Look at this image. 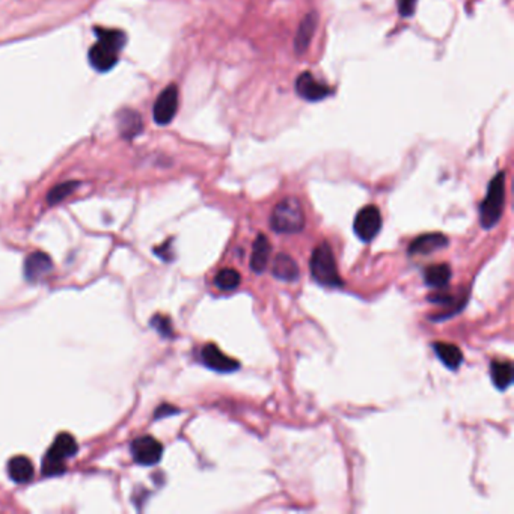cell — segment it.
Segmentation results:
<instances>
[{"label":"cell","mask_w":514,"mask_h":514,"mask_svg":"<svg viewBox=\"0 0 514 514\" xmlns=\"http://www.w3.org/2000/svg\"><path fill=\"white\" fill-rule=\"evenodd\" d=\"M77 442L70 433H61L52 448L45 454L44 463H42V472L44 475H59L65 472V465L63 460L68 457H72L77 453Z\"/></svg>","instance_id":"5b68a950"},{"label":"cell","mask_w":514,"mask_h":514,"mask_svg":"<svg viewBox=\"0 0 514 514\" xmlns=\"http://www.w3.org/2000/svg\"><path fill=\"white\" fill-rule=\"evenodd\" d=\"M506 204V172H499L488 189V195L480 205V222L484 229H490L499 222Z\"/></svg>","instance_id":"277c9868"},{"label":"cell","mask_w":514,"mask_h":514,"mask_svg":"<svg viewBox=\"0 0 514 514\" xmlns=\"http://www.w3.org/2000/svg\"><path fill=\"white\" fill-rule=\"evenodd\" d=\"M305 211L297 198H283L274 205L270 215V226L274 233L296 234L305 228Z\"/></svg>","instance_id":"7a4b0ae2"},{"label":"cell","mask_w":514,"mask_h":514,"mask_svg":"<svg viewBox=\"0 0 514 514\" xmlns=\"http://www.w3.org/2000/svg\"><path fill=\"white\" fill-rule=\"evenodd\" d=\"M295 89L296 94L306 100V102H321V100L327 98L330 94H332V89H330L327 85L321 84L311 72H302V75L296 79L295 84Z\"/></svg>","instance_id":"9c48e42d"},{"label":"cell","mask_w":514,"mask_h":514,"mask_svg":"<svg viewBox=\"0 0 514 514\" xmlns=\"http://www.w3.org/2000/svg\"><path fill=\"white\" fill-rule=\"evenodd\" d=\"M382 228V215L375 205H366L356 215L353 229L355 234L362 242H371L373 238L380 233Z\"/></svg>","instance_id":"8992f818"},{"label":"cell","mask_w":514,"mask_h":514,"mask_svg":"<svg viewBox=\"0 0 514 514\" xmlns=\"http://www.w3.org/2000/svg\"><path fill=\"white\" fill-rule=\"evenodd\" d=\"M79 186L77 181H67V182H62V185H58L54 186L47 195V203L50 205H54L61 203V201H63L65 198H68L72 192L76 190V187Z\"/></svg>","instance_id":"7402d4cb"},{"label":"cell","mask_w":514,"mask_h":514,"mask_svg":"<svg viewBox=\"0 0 514 514\" xmlns=\"http://www.w3.org/2000/svg\"><path fill=\"white\" fill-rule=\"evenodd\" d=\"M201 359L210 370L219 373H233L237 368H240L238 361L226 356L216 344L204 345L203 350H201Z\"/></svg>","instance_id":"30bf717a"},{"label":"cell","mask_w":514,"mask_h":514,"mask_svg":"<svg viewBox=\"0 0 514 514\" xmlns=\"http://www.w3.org/2000/svg\"><path fill=\"white\" fill-rule=\"evenodd\" d=\"M172 413H178V409L169 405H163L157 412H155V418H162L163 415H172Z\"/></svg>","instance_id":"d4e9b609"},{"label":"cell","mask_w":514,"mask_h":514,"mask_svg":"<svg viewBox=\"0 0 514 514\" xmlns=\"http://www.w3.org/2000/svg\"><path fill=\"white\" fill-rule=\"evenodd\" d=\"M132 454L134 460L143 466H154L160 462L163 446L153 436H142L133 440Z\"/></svg>","instance_id":"ba28073f"},{"label":"cell","mask_w":514,"mask_h":514,"mask_svg":"<svg viewBox=\"0 0 514 514\" xmlns=\"http://www.w3.org/2000/svg\"><path fill=\"white\" fill-rule=\"evenodd\" d=\"M270 255H272V244L269 242V238L264 234H260L254 243L251 269L255 273H263L270 261Z\"/></svg>","instance_id":"2e32d148"},{"label":"cell","mask_w":514,"mask_h":514,"mask_svg":"<svg viewBox=\"0 0 514 514\" xmlns=\"http://www.w3.org/2000/svg\"><path fill=\"white\" fill-rule=\"evenodd\" d=\"M8 475L9 478L18 484L29 483L35 475L33 463L31 462V458H27L24 455L13 457L11 460L8 462Z\"/></svg>","instance_id":"5bb4252c"},{"label":"cell","mask_w":514,"mask_h":514,"mask_svg":"<svg viewBox=\"0 0 514 514\" xmlns=\"http://www.w3.org/2000/svg\"><path fill=\"white\" fill-rule=\"evenodd\" d=\"M242 282V274L235 269H222L215 278V283L219 290L222 291H233Z\"/></svg>","instance_id":"44dd1931"},{"label":"cell","mask_w":514,"mask_h":514,"mask_svg":"<svg viewBox=\"0 0 514 514\" xmlns=\"http://www.w3.org/2000/svg\"><path fill=\"white\" fill-rule=\"evenodd\" d=\"M311 274L317 283L323 287H343L344 281L339 277L338 265L332 247L327 242L318 244L311 255Z\"/></svg>","instance_id":"3957f363"},{"label":"cell","mask_w":514,"mask_h":514,"mask_svg":"<svg viewBox=\"0 0 514 514\" xmlns=\"http://www.w3.org/2000/svg\"><path fill=\"white\" fill-rule=\"evenodd\" d=\"M53 269L50 256L45 252H32L24 260V277L29 281H38Z\"/></svg>","instance_id":"7c38bea8"},{"label":"cell","mask_w":514,"mask_h":514,"mask_svg":"<svg viewBox=\"0 0 514 514\" xmlns=\"http://www.w3.org/2000/svg\"><path fill=\"white\" fill-rule=\"evenodd\" d=\"M178 110V88L169 85L163 89L154 103L153 115L154 121L159 125H168L177 115Z\"/></svg>","instance_id":"52a82bcc"},{"label":"cell","mask_w":514,"mask_h":514,"mask_svg":"<svg viewBox=\"0 0 514 514\" xmlns=\"http://www.w3.org/2000/svg\"><path fill=\"white\" fill-rule=\"evenodd\" d=\"M151 325L157 329V332L162 334L163 336H171L172 335V325H171V320L168 317H163V316H155L153 320H151Z\"/></svg>","instance_id":"603a6c76"},{"label":"cell","mask_w":514,"mask_h":514,"mask_svg":"<svg viewBox=\"0 0 514 514\" xmlns=\"http://www.w3.org/2000/svg\"><path fill=\"white\" fill-rule=\"evenodd\" d=\"M95 33L98 38L91 47L88 59L93 68L100 72H106L116 65L119 53L125 44V35L121 31L103 29V27H97Z\"/></svg>","instance_id":"6da1fadb"},{"label":"cell","mask_w":514,"mask_h":514,"mask_svg":"<svg viewBox=\"0 0 514 514\" xmlns=\"http://www.w3.org/2000/svg\"><path fill=\"white\" fill-rule=\"evenodd\" d=\"M453 272L448 264H435L430 265L424 272V281L428 287L444 288L451 281Z\"/></svg>","instance_id":"d6986e66"},{"label":"cell","mask_w":514,"mask_h":514,"mask_svg":"<svg viewBox=\"0 0 514 514\" xmlns=\"http://www.w3.org/2000/svg\"><path fill=\"white\" fill-rule=\"evenodd\" d=\"M493 384L499 391H506L513 383V365L507 361H493L490 365Z\"/></svg>","instance_id":"ffe728a7"},{"label":"cell","mask_w":514,"mask_h":514,"mask_svg":"<svg viewBox=\"0 0 514 514\" xmlns=\"http://www.w3.org/2000/svg\"><path fill=\"white\" fill-rule=\"evenodd\" d=\"M449 244L448 237L440 233H430V234H422L416 237L409 246V254L410 255H428L437 252L440 249H445Z\"/></svg>","instance_id":"8fae6325"},{"label":"cell","mask_w":514,"mask_h":514,"mask_svg":"<svg viewBox=\"0 0 514 514\" xmlns=\"http://www.w3.org/2000/svg\"><path fill=\"white\" fill-rule=\"evenodd\" d=\"M418 0H398V11L403 17H412Z\"/></svg>","instance_id":"cb8c5ba5"},{"label":"cell","mask_w":514,"mask_h":514,"mask_svg":"<svg viewBox=\"0 0 514 514\" xmlns=\"http://www.w3.org/2000/svg\"><path fill=\"white\" fill-rule=\"evenodd\" d=\"M272 273L279 281L293 282L299 278V265L288 254H278L273 260Z\"/></svg>","instance_id":"4fadbf2b"},{"label":"cell","mask_w":514,"mask_h":514,"mask_svg":"<svg viewBox=\"0 0 514 514\" xmlns=\"http://www.w3.org/2000/svg\"><path fill=\"white\" fill-rule=\"evenodd\" d=\"M435 353L437 355L439 361L442 362L446 368L457 370L463 364V353L455 344L449 343H435Z\"/></svg>","instance_id":"e0dca14e"},{"label":"cell","mask_w":514,"mask_h":514,"mask_svg":"<svg viewBox=\"0 0 514 514\" xmlns=\"http://www.w3.org/2000/svg\"><path fill=\"white\" fill-rule=\"evenodd\" d=\"M317 24L318 15L316 13H309L304 20H302L295 40V50L297 54H304L309 47L312 36H314V32L317 29Z\"/></svg>","instance_id":"9a60e30c"},{"label":"cell","mask_w":514,"mask_h":514,"mask_svg":"<svg viewBox=\"0 0 514 514\" xmlns=\"http://www.w3.org/2000/svg\"><path fill=\"white\" fill-rule=\"evenodd\" d=\"M118 127L119 133L125 139H133L142 132V118L141 115L134 112V110H123L118 116Z\"/></svg>","instance_id":"ac0fdd59"}]
</instances>
